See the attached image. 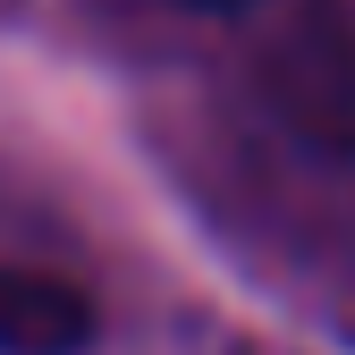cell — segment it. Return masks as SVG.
<instances>
[{
    "instance_id": "obj_1",
    "label": "cell",
    "mask_w": 355,
    "mask_h": 355,
    "mask_svg": "<svg viewBox=\"0 0 355 355\" xmlns=\"http://www.w3.org/2000/svg\"><path fill=\"white\" fill-rule=\"evenodd\" d=\"M271 119L313 153H355V0H288L254 51Z\"/></svg>"
},
{
    "instance_id": "obj_3",
    "label": "cell",
    "mask_w": 355,
    "mask_h": 355,
    "mask_svg": "<svg viewBox=\"0 0 355 355\" xmlns=\"http://www.w3.org/2000/svg\"><path fill=\"white\" fill-rule=\"evenodd\" d=\"M187 9H254V0H187Z\"/></svg>"
},
{
    "instance_id": "obj_2",
    "label": "cell",
    "mask_w": 355,
    "mask_h": 355,
    "mask_svg": "<svg viewBox=\"0 0 355 355\" xmlns=\"http://www.w3.org/2000/svg\"><path fill=\"white\" fill-rule=\"evenodd\" d=\"M94 347V304L85 288L0 262V355H85Z\"/></svg>"
}]
</instances>
